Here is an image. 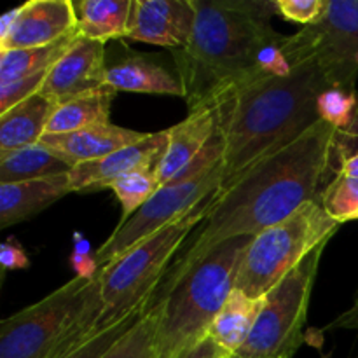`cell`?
I'll return each instance as SVG.
<instances>
[{
    "label": "cell",
    "instance_id": "cell-3",
    "mask_svg": "<svg viewBox=\"0 0 358 358\" xmlns=\"http://www.w3.org/2000/svg\"><path fill=\"white\" fill-rule=\"evenodd\" d=\"M194 7L191 42L173 51L189 108L248 79L262 51L285 38L271 24L275 0H194Z\"/></svg>",
    "mask_w": 358,
    "mask_h": 358
},
{
    "label": "cell",
    "instance_id": "cell-35",
    "mask_svg": "<svg viewBox=\"0 0 358 358\" xmlns=\"http://www.w3.org/2000/svg\"><path fill=\"white\" fill-rule=\"evenodd\" d=\"M72 266L76 268L77 276H86V278H91L98 273V264H96V259L94 255L91 254H73L72 259H70Z\"/></svg>",
    "mask_w": 358,
    "mask_h": 358
},
{
    "label": "cell",
    "instance_id": "cell-29",
    "mask_svg": "<svg viewBox=\"0 0 358 358\" xmlns=\"http://www.w3.org/2000/svg\"><path fill=\"white\" fill-rule=\"evenodd\" d=\"M358 112L357 90L327 87L318 98V114L322 121L334 129H343L355 119Z\"/></svg>",
    "mask_w": 358,
    "mask_h": 358
},
{
    "label": "cell",
    "instance_id": "cell-36",
    "mask_svg": "<svg viewBox=\"0 0 358 358\" xmlns=\"http://www.w3.org/2000/svg\"><path fill=\"white\" fill-rule=\"evenodd\" d=\"M331 327L358 329V301H357V304H355V308H353V310H350L348 313H345L341 318H338V320H336L334 324L331 325Z\"/></svg>",
    "mask_w": 358,
    "mask_h": 358
},
{
    "label": "cell",
    "instance_id": "cell-9",
    "mask_svg": "<svg viewBox=\"0 0 358 358\" xmlns=\"http://www.w3.org/2000/svg\"><path fill=\"white\" fill-rule=\"evenodd\" d=\"M290 65L313 59L331 87L355 90L358 79V0H329L317 23L285 37Z\"/></svg>",
    "mask_w": 358,
    "mask_h": 358
},
{
    "label": "cell",
    "instance_id": "cell-2",
    "mask_svg": "<svg viewBox=\"0 0 358 358\" xmlns=\"http://www.w3.org/2000/svg\"><path fill=\"white\" fill-rule=\"evenodd\" d=\"M327 87L331 86L317 62L306 59L283 73H252L219 94L224 126L219 194L259 161L296 142L320 122L318 98Z\"/></svg>",
    "mask_w": 358,
    "mask_h": 358
},
{
    "label": "cell",
    "instance_id": "cell-22",
    "mask_svg": "<svg viewBox=\"0 0 358 358\" xmlns=\"http://www.w3.org/2000/svg\"><path fill=\"white\" fill-rule=\"evenodd\" d=\"M264 299H252L240 290H233L210 327L208 336L227 353H238L259 317Z\"/></svg>",
    "mask_w": 358,
    "mask_h": 358
},
{
    "label": "cell",
    "instance_id": "cell-30",
    "mask_svg": "<svg viewBox=\"0 0 358 358\" xmlns=\"http://www.w3.org/2000/svg\"><path fill=\"white\" fill-rule=\"evenodd\" d=\"M150 303H152V301H150ZM150 303L145 304V306H143L142 310L136 311V313H133L129 318L122 320L121 324L114 325V327L110 329H105V331L96 332L94 336L87 338L83 345L77 346V348L73 350V352H70L65 358H103L129 331H131L133 327H135L136 322H138L140 318L145 315V311L149 310Z\"/></svg>",
    "mask_w": 358,
    "mask_h": 358
},
{
    "label": "cell",
    "instance_id": "cell-28",
    "mask_svg": "<svg viewBox=\"0 0 358 358\" xmlns=\"http://www.w3.org/2000/svg\"><path fill=\"white\" fill-rule=\"evenodd\" d=\"M336 175L358 177V112L346 128L334 129L331 143L329 182Z\"/></svg>",
    "mask_w": 358,
    "mask_h": 358
},
{
    "label": "cell",
    "instance_id": "cell-38",
    "mask_svg": "<svg viewBox=\"0 0 358 358\" xmlns=\"http://www.w3.org/2000/svg\"><path fill=\"white\" fill-rule=\"evenodd\" d=\"M76 252L77 254H90V245H87V241L84 240V238H80L79 234H77L76 240Z\"/></svg>",
    "mask_w": 358,
    "mask_h": 358
},
{
    "label": "cell",
    "instance_id": "cell-21",
    "mask_svg": "<svg viewBox=\"0 0 358 358\" xmlns=\"http://www.w3.org/2000/svg\"><path fill=\"white\" fill-rule=\"evenodd\" d=\"M117 91L107 86L58 105L49 121V135L72 133L91 126L110 124V107Z\"/></svg>",
    "mask_w": 358,
    "mask_h": 358
},
{
    "label": "cell",
    "instance_id": "cell-16",
    "mask_svg": "<svg viewBox=\"0 0 358 358\" xmlns=\"http://www.w3.org/2000/svg\"><path fill=\"white\" fill-rule=\"evenodd\" d=\"M145 136L147 133L122 128L110 122L103 126H91L79 131L59 133V135L45 133L38 143L65 161L70 168H73L77 164L101 159L122 147L140 142Z\"/></svg>",
    "mask_w": 358,
    "mask_h": 358
},
{
    "label": "cell",
    "instance_id": "cell-18",
    "mask_svg": "<svg viewBox=\"0 0 358 358\" xmlns=\"http://www.w3.org/2000/svg\"><path fill=\"white\" fill-rule=\"evenodd\" d=\"M72 192L70 175L0 185V227L16 226Z\"/></svg>",
    "mask_w": 358,
    "mask_h": 358
},
{
    "label": "cell",
    "instance_id": "cell-23",
    "mask_svg": "<svg viewBox=\"0 0 358 358\" xmlns=\"http://www.w3.org/2000/svg\"><path fill=\"white\" fill-rule=\"evenodd\" d=\"M72 168L42 143L0 152V185L70 173Z\"/></svg>",
    "mask_w": 358,
    "mask_h": 358
},
{
    "label": "cell",
    "instance_id": "cell-7",
    "mask_svg": "<svg viewBox=\"0 0 358 358\" xmlns=\"http://www.w3.org/2000/svg\"><path fill=\"white\" fill-rule=\"evenodd\" d=\"M341 227L322 206L320 198L301 206L283 222L252 238L238 271L234 290L252 299H264L308 255Z\"/></svg>",
    "mask_w": 358,
    "mask_h": 358
},
{
    "label": "cell",
    "instance_id": "cell-25",
    "mask_svg": "<svg viewBox=\"0 0 358 358\" xmlns=\"http://www.w3.org/2000/svg\"><path fill=\"white\" fill-rule=\"evenodd\" d=\"M161 184L157 178V171H138V173H129L126 177L119 178L114 184H110V191L114 192L117 201L121 203V222L131 219L157 191Z\"/></svg>",
    "mask_w": 358,
    "mask_h": 358
},
{
    "label": "cell",
    "instance_id": "cell-27",
    "mask_svg": "<svg viewBox=\"0 0 358 358\" xmlns=\"http://www.w3.org/2000/svg\"><path fill=\"white\" fill-rule=\"evenodd\" d=\"M325 212L339 224L358 219V177L336 175L320 194Z\"/></svg>",
    "mask_w": 358,
    "mask_h": 358
},
{
    "label": "cell",
    "instance_id": "cell-13",
    "mask_svg": "<svg viewBox=\"0 0 358 358\" xmlns=\"http://www.w3.org/2000/svg\"><path fill=\"white\" fill-rule=\"evenodd\" d=\"M103 86H107L105 44L79 35L76 44L51 69L41 93L62 105Z\"/></svg>",
    "mask_w": 358,
    "mask_h": 358
},
{
    "label": "cell",
    "instance_id": "cell-11",
    "mask_svg": "<svg viewBox=\"0 0 358 358\" xmlns=\"http://www.w3.org/2000/svg\"><path fill=\"white\" fill-rule=\"evenodd\" d=\"M168 147V129L147 133L140 142L126 145L101 159L77 164L70 170L72 192L108 189L119 178L138 171H157Z\"/></svg>",
    "mask_w": 358,
    "mask_h": 358
},
{
    "label": "cell",
    "instance_id": "cell-32",
    "mask_svg": "<svg viewBox=\"0 0 358 358\" xmlns=\"http://www.w3.org/2000/svg\"><path fill=\"white\" fill-rule=\"evenodd\" d=\"M329 0H275L276 13L289 21L310 27L324 14Z\"/></svg>",
    "mask_w": 358,
    "mask_h": 358
},
{
    "label": "cell",
    "instance_id": "cell-4",
    "mask_svg": "<svg viewBox=\"0 0 358 358\" xmlns=\"http://www.w3.org/2000/svg\"><path fill=\"white\" fill-rule=\"evenodd\" d=\"M250 236L222 241L184 266H175L163 292H156V343L159 358H175L208 336L213 320L234 290Z\"/></svg>",
    "mask_w": 358,
    "mask_h": 358
},
{
    "label": "cell",
    "instance_id": "cell-24",
    "mask_svg": "<svg viewBox=\"0 0 358 358\" xmlns=\"http://www.w3.org/2000/svg\"><path fill=\"white\" fill-rule=\"evenodd\" d=\"M77 38L79 31L49 45L0 51V84H10L34 73L49 72L76 44Z\"/></svg>",
    "mask_w": 358,
    "mask_h": 358
},
{
    "label": "cell",
    "instance_id": "cell-31",
    "mask_svg": "<svg viewBox=\"0 0 358 358\" xmlns=\"http://www.w3.org/2000/svg\"><path fill=\"white\" fill-rule=\"evenodd\" d=\"M49 72H38L34 73V76L24 77V79L14 80L10 84H0V114H6L7 110L16 107L17 103L41 93Z\"/></svg>",
    "mask_w": 358,
    "mask_h": 358
},
{
    "label": "cell",
    "instance_id": "cell-40",
    "mask_svg": "<svg viewBox=\"0 0 358 358\" xmlns=\"http://www.w3.org/2000/svg\"><path fill=\"white\" fill-rule=\"evenodd\" d=\"M45 358H48V357H45Z\"/></svg>",
    "mask_w": 358,
    "mask_h": 358
},
{
    "label": "cell",
    "instance_id": "cell-14",
    "mask_svg": "<svg viewBox=\"0 0 358 358\" xmlns=\"http://www.w3.org/2000/svg\"><path fill=\"white\" fill-rule=\"evenodd\" d=\"M77 34V16L70 0H30L21 6L16 23L0 38V51L49 45Z\"/></svg>",
    "mask_w": 358,
    "mask_h": 358
},
{
    "label": "cell",
    "instance_id": "cell-39",
    "mask_svg": "<svg viewBox=\"0 0 358 358\" xmlns=\"http://www.w3.org/2000/svg\"><path fill=\"white\" fill-rule=\"evenodd\" d=\"M226 358H240V357H238V355H236V353H227V355H226Z\"/></svg>",
    "mask_w": 358,
    "mask_h": 358
},
{
    "label": "cell",
    "instance_id": "cell-37",
    "mask_svg": "<svg viewBox=\"0 0 358 358\" xmlns=\"http://www.w3.org/2000/svg\"><path fill=\"white\" fill-rule=\"evenodd\" d=\"M21 13V6L16 7V9H10L9 13H6L2 16V21H0V38L6 37L7 34H9V30L13 28V24L16 23L17 16H20Z\"/></svg>",
    "mask_w": 358,
    "mask_h": 358
},
{
    "label": "cell",
    "instance_id": "cell-1",
    "mask_svg": "<svg viewBox=\"0 0 358 358\" xmlns=\"http://www.w3.org/2000/svg\"><path fill=\"white\" fill-rule=\"evenodd\" d=\"M332 136L334 128L329 122H317L217 194L194 240L175 266L189 264L231 238L257 236L320 198L329 182Z\"/></svg>",
    "mask_w": 358,
    "mask_h": 358
},
{
    "label": "cell",
    "instance_id": "cell-26",
    "mask_svg": "<svg viewBox=\"0 0 358 358\" xmlns=\"http://www.w3.org/2000/svg\"><path fill=\"white\" fill-rule=\"evenodd\" d=\"M103 358H159L156 343V304L136 322L135 327L110 350Z\"/></svg>",
    "mask_w": 358,
    "mask_h": 358
},
{
    "label": "cell",
    "instance_id": "cell-12",
    "mask_svg": "<svg viewBox=\"0 0 358 358\" xmlns=\"http://www.w3.org/2000/svg\"><path fill=\"white\" fill-rule=\"evenodd\" d=\"M194 24V0H133L126 38L175 51L187 48Z\"/></svg>",
    "mask_w": 358,
    "mask_h": 358
},
{
    "label": "cell",
    "instance_id": "cell-34",
    "mask_svg": "<svg viewBox=\"0 0 358 358\" xmlns=\"http://www.w3.org/2000/svg\"><path fill=\"white\" fill-rule=\"evenodd\" d=\"M226 350L217 346V343L213 341L210 336H206L205 339H201V341L196 343V345L189 346L187 350L178 353L175 358H226Z\"/></svg>",
    "mask_w": 358,
    "mask_h": 358
},
{
    "label": "cell",
    "instance_id": "cell-5",
    "mask_svg": "<svg viewBox=\"0 0 358 358\" xmlns=\"http://www.w3.org/2000/svg\"><path fill=\"white\" fill-rule=\"evenodd\" d=\"M103 308L101 269L76 276L0 325V358H45L72 334L93 336Z\"/></svg>",
    "mask_w": 358,
    "mask_h": 358
},
{
    "label": "cell",
    "instance_id": "cell-10",
    "mask_svg": "<svg viewBox=\"0 0 358 358\" xmlns=\"http://www.w3.org/2000/svg\"><path fill=\"white\" fill-rule=\"evenodd\" d=\"M222 185L220 166L194 177H177L159 191L124 224H119L108 240L94 252L98 268L119 261L135 245L184 217L205 199L219 194Z\"/></svg>",
    "mask_w": 358,
    "mask_h": 358
},
{
    "label": "cell",
    "instance_id": "cell-8",
    "mask_svg": "<svg viewBox=\"0 0 358 358\" xmlns=\"http://www.w3.org/2000/svg\"><path fill=\"white\" fill-rule=\"evenodd\" d=\"M325 247L308 255L264 297L259 317L236 355L240 358H292L304 343L311 290Z\"/></svg>",
    "mask_w": 358,
    "mask_h": 358
},
{
    "label": "cell",
    "instance_id": "cell-19",
    "mask_svg": "<svg viewBox=\"0 0 358 358\" xmlns=\"http://www.w3.org/2000/svg\"><path fill=\"white\" fill-rule=\"evenodd\" d=\"M58 103L37 93L0 114V152L37 145L48 131Z\"/></svg>",
    "mask_w": 358,
    "mask_h": 358
},
{
    "label": "cell",
    "instance_id": "cell-17",
    "mask_svg": "<svg viewBox=\"0 0 358 358\" xmlns=\"http://www.w3.org/2000/svg\"><path fill=\"white\" fill-rule=\"evenodd\" d=\"M107 84L115 91L171 94L185 98V86L177 69H170L156 55L128 52L107 59Z\"/></svg>",
    "mask_w": 358,
    "mask_h": 358
},
{
    "label": "cell",
    "instance_id": "cell-33",
    "mask_svg": "<svg viewBox=\"0 0 358 358\" xmlns=\"http://www.w3.org/2000/svg\"><path fill=\"white\" fill-rule=\"evenodd\" d=\"M0 261H2L3 271L9 269H27L30 266L27 254L16 240H7L0 247Z\"/></svg>",
    "mask_w": 358,
    "mask_h": 358
},
{
    "label": "cell",
    "instance_id": "cell-6",
    "mask_svg": "<svg viewBox=\"0 0 358 358\" xmlns=\"http://www.w3.org/2000/svg\"><path fill=\"white\" fill-rule=\"evenodd\" d=\"M215 196L205 199L170 226L140 241L119 261L101 268L103 308L94 324L93 336L121 324L154 299L156 287L166 273L168 262L189 234L206 219Z\"/></svg>",
    "mask_w": 358,
    "mask_h": 358
},
{
    "label": "cell",
    "instance_id": "cell-15",
    "mask_svg": "<svg viewBox=\"0 0 358 358\" xmlns=\"http://www.w3.org/2000/svg\"><path fill=\"white\" fill-rule=\"evenodd\" d=\"M189 115L168 128V147L157 168L159 184L173 180L210 143L220 124V96L189 108Z\"/></svg>",
    "mask_w": 358,
    "mask_h": 358
},
{
    "label": "cell",
    "instance_id": "cell-20",
    "mask_svg": "<svg viewBox=\"0 0 358 358\" xmlns=\"http://www.w3.org/2000/svg\"><path fill=\"white\" fill-rule=\"evenodd\" d=\"M133 0H79L73 2L77 31L98 42L119 41L128 35Z\"/></svg>",
    "mask_w": 358,
    "mask_h": 358
}]
</instances>
